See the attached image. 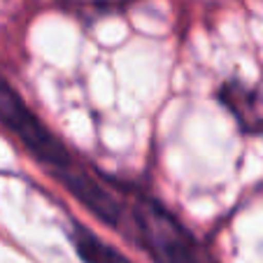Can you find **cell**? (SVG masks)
Listing matches in <instances>:
<instances>
[{
    "instance_id": "6da1fadb",
    "label": "cell",
    "mask_w": 263,
    "mask_h": 263,
    "mask_svg": "<svg viewBox=\"0 0 263 263\" xmlns=\"http://www.w3.org/2000/svg\"><path fill=\"white\" fill-rule=\"evenodd\" d=\"M133 219L144 249L156 263H210L194 235L161 203L138 198Z\"/></svg>"
},
{
    "instance_id": "7a4b0ae2",
    "label": "cell",
    "mask_w": 263,
    "mask_h": 263,
    "mask_svg": "<svg viewBox=\"0 0 263 263\" xmlns=\"http://www.w3.org/2000/svg\"><path fill=\"white\" fill-rule=\"evenodd\" d=\"M0 124L7 126L12 135L24 142V147L35 159L49 165L56 177L74 168L63 142L30 112V107L5 80H0Z\"/></svg>"
},
{
    "instance_id": "3957f363",
    "label": "cell",
    "mask_w": 263,
    "mask_h": 263,
    "mask_svg": "<svg viewBox=\"0 0 263 263\" xmlns=\"http://www.w3.org/2000/svg\"><path fill=\"white\" fill-rule=\"evenodd\" d=\"M63 186L80 200L86 210L96 214L98 219H103L105 223L109 226H119V219H121V208L119 203L115 200V196L105 191L96 179H91L86 173H82L80 168H72L68 173L59 175Z\"/></svg>"
},
{
    "instance_id": "277c9868",
    "label": "cell",
    "mask_w": 263,
    "mask_h": 263,
    "mask_svg": "<svg viewBox=\"0 0 263 263\" xmlns=\"http://www.w3.org/2000/svg\"><path fill=\"white\" fill-rule=\"evenodd\" d=\"M219 98L231 115L238 119L247 133L263 130V89L261 86H249L242 82H229L219 91Z\"/></svg>"
},
{
    "instance_id": "5b68a950",
    "label": "cell",
    "mask_w": 263,
    "mask_h": 263,
    "mask_svg": "<svg viewBox=\"0 0 263 263\" xmlns=\"http://www.w3.org/2000/svg\"><path fill=\"white\" fill-rule=\"evenodd\" d=\"M70 240L74 252L80 254L84 263H130L117 247L107 245L100 235H96L84 223H70Z\"/></svg>"
}]
</instances>
